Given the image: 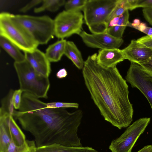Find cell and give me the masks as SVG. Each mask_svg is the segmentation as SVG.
<instances>
[{
    "label": "cell",
    "instance_id": "6",
    "mask_svg": "<svg viewBox=\"0 0 152 152\" xmlns=\"http://www.w3.org/2000/svg\"><path fill=\"white\" fill-rule=\"evenodd\" d=\"M14 16L39 45L46 44L55 36L54 20L48 16L17 15Z\"/></svg>",
    "mask_w": 152,
    "mask_h": 152
},
{
    "label": "cell",
    "instance_id": "11",
    "mask_svg": "<svg viewBox=\"0 0 152 152\" xmlns=\"http://www.w3.org/2000/svg\"><path fill=\"white\" fill-rule=\"evenodd\" d=\"M121 51L125 59L138 64L148 59L152 55V49L134 39Z\"/></svg>",
    "mask_w": 152,
    "mask_h": 152
},
{
    "label": "cell",
    "instance_id": "24",
    "mask_svg": "<svg viewBox=\"0 0 152 152\" xmlns=\"http://www.w3.org/2000/svg\"><path fill=\"white\" fill-rule=\"evenodd\" d=\"M87 0H70L66 2L64 5L65 10L80 11L83 10Z\"/></svg>",
    "mask_w": 152,
    "mask_h": 152
},
{
    "label": "cell",
    "instance_id": "10",
    "mask_svg": "<svg viewBox=\"0 0 152 152\" xmlns=\"http://www.w3.org/2000/svg\"><path fill=\"white\" fill-rule=\"evenodd\" d=\"M87 46L101 49L118 48L123 43L122 39H118L106 32L89 34L82 31L79 34Z\"/></svg>",
    "mask_w": 152,
    "mask_h": 152
},
{
    "label": "cell",
    "instance_id": "35",
    "mask_svg": "<svg viewBox=\"0 0 152 152\" xmlns=\"http://www.w3.org/2000/svg\"><path fill=\"white\" fill-rule=\"evenodd\" d=\"M146 34L147 36H152V28L146 26L145 29L142 32Z\"/></svg>",
    "mask_w": 152,
    "mask_h": 152
},
{
    "label": "cell",
    "instance_id": "33",
    "mask_svg": "<svg viewBox=\"0 0 152 152\" xmlns=\"http://www.w3.org/2000/svg\"><path fill=\"white\" fill-rule=\"evenodd\" d=\"M137 152H152V145H149L145 146Z\"/></svg>",
    "mask_w": 152,
    "mask_h": 152
},
{
    "label": "cell",
    "instance_id": "13",
    "mask_svg": "<svg viewBox=\"0 0 152 152\" xmlns=\"http://www.w3.org/2000/svg\"><path fill=\"white\" fill-rule=\"evenodd\" d=\"M125 59L121 50L118 48L100 49L97 54V62L106 68H113Z\"/></svg>",
    "mask_w": 152,
    "mask_h": 152
},
{
    "label": "cell",
    "instance_id": "17",
    "mask_svg": "<svg viewBox=\"0 0 152 152\" xmlns=\"http://www.w3.org/2000/svg\"><path fill=\"white\" fill-rule=\"evenodd\" d=\"M64 55L79 69H83L84 63L81 53L73 42L67 41Z\"/></svg>",
    "mask_w": 152,
    "mask_h": 152
},
{
    "label": "cell",
    "instance_id": "32",
    "mask_svg": "<svg viewBox=\"0 0 152 152\" xmlns=\"http://www.w3.org/2000/svg\"><path fill=\"white\" fill-rule=\"evenodd\" d=\"M67 72L65 69L63 68L60 69L56 74L57 78L60 79L65 77L67 75Z\"/></svg>",
    "mask_w": 152,
    "mask_h": 152
},
{
    "label": "cell",
    "instance_id": "36",
    "mask_svg": "<svg viewBox=\"0 0 152 152\" xmlns=\"http://www.w3.org/2000/svg\"><path fill=\"white\" fill-rule=\"evenodd\" d=\"M120 16L115 18L111 20L109 23V27L114 26L116 25L119 19Z\"/></svg>",
    "mask_w": 152,
    "mask_h": 152
},
{
    "label": "cell",
    "instance_id": "18",
    "mask_svg": "<svg viewBox=\"0 0 152 152\" xmlns=\"http://www.w3.org/2000/svg\"><path fill=\"white\" fill-rule=\"evenodd\" d=\"M0 45L15 60V62H20L26 60L24 54L21 52L17 46L5 38L0 36Z\"/></svg>",
    "mask_w": 152,
    "mask_h": 152
},
{
    "label": "cell",
    "instance_id": "25",
    "mask_svg": "<svg viewBox=\"0 0 152 152\" xmlns=\"http://www.w3.org/2000/svg\"><path fill=\"white\" fill-rule=\"evenodd\" d=\"M130 8L132 10L138 7H152V0H128Z\"/></svg>",
    "mask_w": 152,
    "mask_h": 152
},
{
    "label": "cell",
    "instance_id": "9",
    "mask_svg": "<svg viewBox=\"0 0 152 152\" xmlns=\"http://www.w3.org/2000/svg\"><path fill=\"white\" fill-rule=\"evenodd\" d=\"M125 78L132 87L137 88L143 94L152 110V75L139 64L131 62Z\"/></svg>",
    "mask_w": 152,
    "mask_h": 152
},
{
    "label": "cell",
    "instance_id": "34",
    "mask_svg": "<svg viewBox=\"0 0 152 152\" xmlns=\"http://www.w3.org/2000/svg\"><path fill=\"white\" fill-rule=\"evenodd\" d=\"M146 26L145 23H140L138 26H133L132 27L142 32L145 29Z\"/></svg>",
    "mask_w": 152,
    "mask_h": 152
},
{
    "label": "cell",
    "instance_id": "19",
    "mask_svg": "<svg viewBox=\"0 0 152 152\" xmlns=\"http://www.w3.org/2000/svg\"><path fill=\"white\" fill-rule=\"evenodd\" d=\"M129 16L128 10H127L120 16L116 25L109 27L106 32L115 38H122L124 30L129 22Z\"/></svg>",
    "mask_w": 152,
    "mask_h": 152
},
{
    "label": "cell",
    "instance_id": "4",
    "mask_svg": "<svg viewBox=\"0 0 152 152\" xmlns=\"http://www.w3.org/2000/svg\"><path fill=\"white\" fill-rule=\"evenodd\" d=\"M20 89L24 92L30 94L37 98H48L50 87L48 77L37 72L26 60L20 62H14Z\"/></svg>",
    "mask_w": 152,
    "mask_h": 152
},
{
    "label": "cell",
    "instance_id": "7",
    "mask_svg": "<svg viewBox=\"0 0 152 152\" xmlns=\"http://www.w3.org/2000/svg\"><path fill=\"white\" fill-rule=\"evenodd\" d=\"M83 19L80 11H63L54 20L55 36L62 39L74 34L79 35L82 31Z\"/></svg>",
    "mask_w": 152,
    "mask_h": 152
},
{
    "label": "cell",
    "instance_id": "26",
    "mask_svg": "<svg viewBox=\"0 0 152 152\" xmlns=\"http://www.w3.org/2000/svg\"><path fill=\"white\" fill-rule=\"evenodd\" d=\"M48 107L50 108H78L79 104L77 103L65 102H52L46 103Z\"/></svg>",
    "mask_w": 152,
    "mask_h": 152
},
{
    "label": "cell",
    "instance_id": "22",
    "mask_svg": "<svg viewBox=\"0 0 152 152\" xmlns=\"http://www.w3.org/2000/svg\"><path fill=\"white\" fill-rule=\"evenodd\" d=\"M11 140L5 124L3 121L0 120V152H4L7 150Z\"/></svg>",
    "mask_w": 152,
    "mask_h": 152
},
{
    "label": "cell",
    "instance_id": "23",
    "mask_svg": "<svg viewBox=\"0 0 152 152\" xmlns=\"http://www.w3.org/2000/svg\"><path fill=\"white\" fill-rule=\"evenodd\" d=\"M130 6L128 0H118L115 7L107 18L106 22L109 25L114 18L120 16L126 11L129 10Z\"/></svg>",
    "mask_w": 152,
    "mask_h": 152
},
{
    "label": "cell",
    "instance_id": "29",
    "mask_svg": "<svg viewBox=\"0 0 152 152\" xmlns=\"http://www.w3.org/2000/svg\"><path fill=\"white\" fill-rule=\"evenodd\" d=\"M139 64L146 71L152 75V55L148 59Z\"/></svg>",
    "mask_w": 152,
    "mask_h": 152
},
{
    "label": "cell",
    "instance_id": "14",
    "mask_svg": "<svg viewBox=\"0 0 152 152\" xmlns=\"http://www.w3.org/2000/svg\"><path fill=\"white\" fill-rule=\"evenodd\" d=\"M0 120L4 123L11 139L16 145L20 146L25 142V135L15 122L12 114L0 112Z\"/></svg>",
    "mask_w": 152,
    "mask_h": 152
},
{
    "label": "cell",
    "instance_id": "1",
    "mask_svg": "<svg viewBox=\"0 0 152 152\" xmlns=\"http://www.w3.org/2000/svg\"><path fill=\"white\" fill-rule=\"evenodd\" d=\"M12 114L33 136L37 147L54 144L82 146L77 134L83 116L81 110L70 113L65 108H49L34 96L24 92L20 108L14 109Z\"/></svg>",
    "mask_w": 152,
    "mask_h": 152
},
{
    "label": "cell",
    "instance_id": "20",
    "mask_svg": "<svg viewBox=\"0 0 152 152\" xmlns=\"http://www.w3.org/2000/svg\"><path fill=\"white\" fill-rule=\"evenodd\" d=\"M66 2L65 0H43L42 5L38 7L35 8L34 11L37 13L47 10L51 12H55L64 5Z\"/></svg>",
    "mask_w": 152,
    "mask_h": 152
},
{
    "label": "cell",
    "instance_id": "21",
    "mask_svg": "<svg viewBox=\"0 0 152 152\" xmlns=\"http://www.w3.org/2000/svg\"><path fill=\"white\" fill-rule=\"evenodd\" d=\"M36 148L37 146L34 140H26L23 145L17 146L12 139L8 148L4 152H36Z\"/></svg>",
    "mask_w": 152,
    "mask_h": 152
},
{
    "label": "cell",
    "instance_id": "30",
    "mask_svg": "<svg viewBox=\"0 0 152 152\" xmlns=\"http://www.w3.org/2000/svg\"><path fill=\"white\" fill-rule=\"evenodd\" d=\"M142 13L145 20L152 25V7L143 8Z\"/></svg>",
    "mask_w": 152,
    "mask_h": 152
},
{
    "label": "cell",
    "instance_id": "8",
    "mask_svg": "<svg viewBox=\"0 0 152 152\" xmlns=\"http://www.w3.org/2000/svg\"><path fill=\"white\" fill-rule=\"evenodd\" d=\"M150 118H140L129 126L119 137L113 140L109 146L112 152H131L139 137L150 121Z\"/></svg>",
    "mask_w": 152,
    "mask_h": 152
},
{
    "label": "cell",
    "instance_id": "12",
    "mask_svg": "<svg viewBox=\"0 0 152 152\" xmlns=\"http://www.w3.org/2000/svg\"><path fill=\"white\" fill-rule=\"evenodd\" d=\"M26 60L38 72L48 77L51 72L50 62L45 53L38 49L24 52Z\"/></svg>",
    "mask_w": 152,
    "mask_h": 152
},
{
    "label": "cell",
    "instance_id": "28",
    "mask_svg": "<svg viewBox=\"0 0 152 152\" xmlns=\"http://www.w3.org/2000/svg\"><path fill=\"white\" fill-rule=\"evenodd\" d=\"M42 0H33L28 2L20 10V12L23 13L27 12L32 8L42 3Z\"/></svg>",
    "mask_w": 152,
    "mask_h": 152
},
{
    "label": "cell",
    "instance_id": "15",
    "mask_svg": "<svg viewBox=\"0 0 152 152\" xmlns=\"http://www.w3.org/2000/svg\"><path fill=\"white\" fill-rule=\"evenodd\" d=\"M36 152H97L88 147L67 146L54 144L37 147Z\"/></svg>",
    "mask_w": 152,
    "mask_h": 152
},
{
    "label": "cell",
    "instance_id": "5",
    "mask_svg": "<svg viewBox=\"0 0 152 152\" xmlns=\"http://www.w3.org/2000/svg\"><path fill=\"white\" fill-rule=\"evenodd\" d=\"M118 0H87L83 10L85 23L92 34L106 32L107 19Z\"/></svg>",
    "mask_w": 152,
    "mask_h": 152
},
{
    "label": "cell",
    "instance_id": "2",
    "mask_svg": "<svg viewBox=\"0 0 152 152\" xmlns=\"http://www.w3.org/2000/svg\"><path fill=\"white\" fill-rule=\"evenodd\" d=\"M97 53L84 61L82 75L91 98L105 120L119 129L132 121L133 109L128 86L116 66L106 68L97 62Z\"/></svg>",
    "mask_w": 152,
    "mask_h": 152
},
{
    "label": "cell",
    "instance_id": "31",
    "mask_svg": "<svg viewBox=\"0 0 152 152\" xmlns=\"http://www.w3.org/2000/svg\"><path fill=\"white\" fill-rule=\"evenodd\" d=\"M137 40L146 46L152 49V36H144L138 39Z\"/></svg>",
    "mask_w": 152,
    "mask_h": 152
},
{
    "label": "cell",
    "instance_id": "16",
    "mask_svg": "<svg viewBox=\"0 0 152 152\" xmlns=\"http://www.w3.org/2000/svg\"><path fill=\"white\" fill-rule=\"evenodd\" d=\"M66 42L64 39H61L48 47L45 53L50 62H56L61 60L64 54Z\"/></svg>",
    "mask_w": 152,
    "mask_h": 152
},
{
    "label": "cell",
    "instance_id": "3",
    "mask_svg": "<svg viewBox=\"0 0 152 152\" xmlns=\"http://www.w3.org/2000/svg\"><path fill=\"white\" fill-rule=\"evenodd\" d=\"M14 15L7 12L0 13V36L24 52L33 51L39 45L25 28L15 19Z\"/></svg>",
    "mask_w": 152,
    "mask_h": 152
},
{
    "label": "cell",
    "instance_id": "27",
    "mask_svg": "<svg viewBox=\"0 0 152 152\" xmlns=\"http://www.w3.org/2000/svg\"><path fill=\"white\" fill-rule=\"evenodd\" d=\"M23 92L20 89L15 90H12V101L13 107L15 110H19L20 108Z\"/></svg>",
    "mask_w": 152,
    "mask_h": 152
}]
</instances>
